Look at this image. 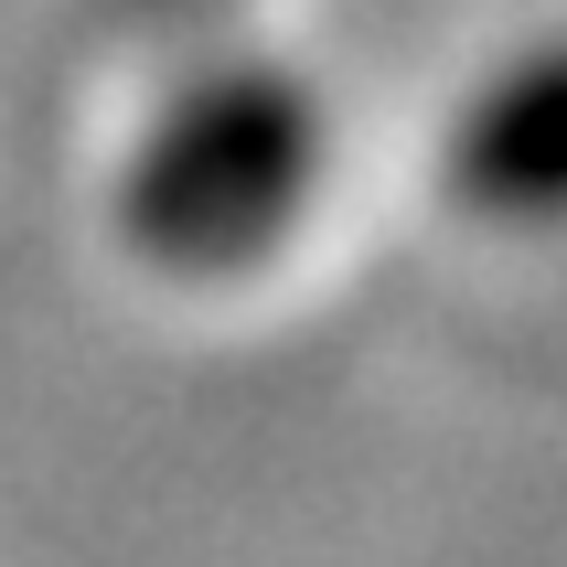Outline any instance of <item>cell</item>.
I'll return each instance as SVG.
<instances>
[{"label": "cell", "mask_w": 567, "mask_h": 567, "mask_svg": "<svg viewBox=\"0 0 567 567\" xmlns=\"http://www.w3.org/2000/svg\"><path fill=\"white\" fill-rule=\"evenodd\" d=\"M321 161H332L321 96L279 54L204 43L151 96V118L128 128L118 183H107V225L161 279H247L311 215Z\"/></svg>", "instance_id": "1"}, {"label": "cell", "mask_w": 567, "mask_h": 567, "mask_svg": "<svg viewBox=\"0 0 567 567\" xmlns=\"http://www.w3.org/2000/svg\"><path fill=\"white\" fill-rule=\"evenodd\" d=\"M450 193L482 215H525L536 225L557 204V64L525 54L504 86H482L450 128Z\"/></svg>", "instance_id": "2"}, {"label": "cell", "mask_w": 567, "mask_h": 567, "mask_svg": "<svg viewBox=\"0 0 567 567\" xmlns=\"http://www.w3.org/2000/svg\"><path fill=\"white\" fill-rule=\"evenodd\" d=\"M107 11H118V22H151L161 43H193V32H215L236 0H107Z\"/></svg>", "instance_id": "3"}]
</instances>
